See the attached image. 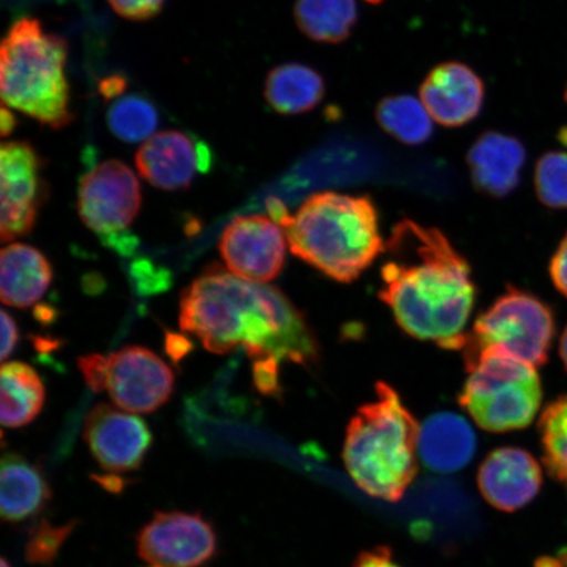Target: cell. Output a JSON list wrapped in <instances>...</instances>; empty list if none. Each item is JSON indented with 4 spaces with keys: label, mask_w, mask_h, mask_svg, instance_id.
<instances>
[{
    "label": "cell",
    "mask_w": 567,
    "mask_h": 567,
    "mask_svg": "<svg viewBox=\"0 0 567 567\" xmlns=\"http://www.w3.org/2000/svg\"><path fill=\"white\" fill-rule=\"evenodd\" d=\"M296 257L339 282H352L381 252L378 209L368 196L319 193L281 223Z\"/></svg>",
    "instance_id": "3"
},
{
    "label": "cell",
    "mask_w": 567,
    "mask_h": 567,
    "mask_svg": "<svg viewBox=\"0 0 567 567\" xmlns=\"http://www.w3.org/2000/svg\"><path fill=\"white\" fill-rule=\"evenodd\" d=\"M217 551V532L200 513H155L137 535L138 556L153 567H203Z\"/></svg>",
    "instance_id": "8"
},
{
    "label": "cell",
    "mask_w": 567,
    "mask_h": 567,
    "mask_svg": "<svg viewBox=\"0 0 567 567\" xmlns=\"http://www.w3.org/2000/svg\"><path fill=\"white\" fill-rule=\"evenodd\" d=\"M536 567H567V550H564L558 557L537 559Z\"/></svg>",
    "instance_id": "38"
},
{
    "label": "cell",
    "mask_w": 567,
    "mask_h": 567,
    "mask_svg": "<svg viewBox=\"0 0 567 567\" xmlns=\"http://www.w3.org/2000/svg\"><path fill=\"white\" fill-rule=\"evenodd\" d=\"M559 357H561L563 363L567 371V328L564 331L561 340H559Z\"/></svg>",
    "instance_id": "39"
},
{
    "label": "cell",
    "mask_w": 567,
    "mask_h": 567,
    "mask_svg": "<svg viewBox=\"0 0 567 567\" xmlns=\"http://www.w3.org/2000/svg\"><path fill=\"white\" fill-rule=\"evenodd\" d=\"M94 480L99 485H102L106 492L122 493L124 491L126 481L118 477L117 474H103V476H95Z\"/></svg>",
    "instance_id": "36"
},
{
    "label": "cell",
    "mask_w": 567,
    "mask_h": 567,
    "mask_svg": "<svg viewBox=\"0 0 567 567\" xmlns=\"http://www.w3.org/2000/svg\"><path fill=\"white\" fill-rule=\"evenodd\" d=\"M179 322L208 351L221 354L243 346L255 364L311 365L321 352L307 318L281 290L219 267H210L184 290Z\"/></svg>",
    "instance_id": "1"
},
{
    "label": "cell",
    "mask_w": 567,
    "mask_h": 567,
    "mask_svg": "<svg viewBox=\"0 0 567 567\" xmlns=\"http://www.w3.org/2000/svg\"><path fill=\"white\" fill-rule=\"evenodd\" d=\"M209 163L208 147L179 131L154 134L136 154L140 175L155 188L165 190L187 189Z\"/></svg>",
    "instance_id": "14"
},
{
    "label": "cell",
    "mask_w": 567,
    "mask_h": 567,
    "mask_svg": "<svg viewBox=\"0 0 567 567\" xmlns=\"http://www.w3.org/2000/svg\"><path fill=\"white\" fill-rule=\"evenodd\" d=\"M477 436L465 417L443 411L427 417L420 429L417 452L432 472L455 473L471 463Z\"/></svg>",
    "instance_id": "18"
},
{
    "label": "cell",
    "mask_w": 567,
    "mask_h": 567,
    "mask_svg": "<svg viewBox=\"0 0 567 567\" xmlns=\"http://www.w3.org/2000/svg\"><path fill=\"white\" fill-rule=\"evenodd\" d=\"M142 204L137 176L123 162L110 159L82 177L78 213L84 225L102 236L130 228Z\"/></svg>",
    "instance_id": "9"
},
{
    "label": "cell",
    "mask_w": 567,
    "mask_h": 567,
    "mask_svg": "<svg viewBox=\"0 0 567 567\" xmlns=\"http://www.w3.org/2000/svg\"><path fill=\"white\" fill-rule=\"evenodd\" d=\"M566 101H567V91H566ZM559 141L563 142L564 145L567 146V127L559 133Z\"/></svg>",
    "instance_id": "40"
},
{
    "label": "cell",
    "mask_w": 567,
    "mask_h": 567,
    "mask_svg": "<svg viewBox=\"0 0 567 567\" xmlns=\"http://www.w3.org/2000/svg\"><path fill=\"white\" fill-rule=\"evenodd\" d=\"M42 158L25 141L0 148V239L11 243L33 229L44 197Z\"/></svg>",
    "instance_id": "10"
},
{
    "label": "cell",
    "mask_w": 567,
    "mask_h": 567,
    "mask_svg": "<svg viewBox=\"0 0 567 567\" xmlns=\"http://www.w3.org/2000/svg\"><path fill=\"white\" fill-rule=\"evenodd\" d=\"M380 299L410 337L463 350L476 286L472 269L442 231L403 219L381 267Z\"/></svg>",
    "instance_id": "2"
},
{
    "label": "cell",
    "mask_w": 567,
    "mask_h": 567,
    "mask_svg": "<svg viewBox=\"0 0 567 567\" xmlns=\"http://www.w3.org/2000/svg\"><path fill=\"white\" fill-rule=\"evenodd\" d=\"M470 378L460 405L488 432L523 430L534 422L543 400L536 368L496 352L465 360Z\"/></svg>",
    "instance_id": "6"
},
{
    "label": "cell",
    "mask_w": 567,
    "mask_h": 567,
    "mask_svg": "<svg viewBox=\"0 0 567 567\" xmlns=\"http://www.w3.org/2000/svg\"><path fill=\"white\" fill-rule=\"evenodd\" d=\"M17 125V117L13 116L11 109L9 110V106L3 104L2 113H0V131H2V136H10Z\"/></svg>",
    "instance_id": "37"
},
{
    "label": "cell",
    "mask_w": 567,
    "mask_h": 567,
    "mask_svg": "<svg viewBox=\"0 0 567 567\" xmlns=\"http://www.w3.org/2000/svg\"><path fill=\"white\" fill-rule=\"evenodd\" d=\"M80 526V520L73 519L61 526H54L51 522L42 517L28 532L24 555L25 561L35 566H52L60 556V551Z\"/></svg>",
    "instance_id": "27"
},
{
    "label": "cell",
    "mask_w": 567,
    "mask_h": 567,
    "mask_svg": "<svg viewBox=\"0 0 567 567\" xmlns=\"http://www.w3.org/2000/svg\"><path fill=\"white\" fill-rule=\"evenodd\" d=\"M174 373L144 347H125L106 357L105 390L115 405L130 413L158 410L174 392Z\"/></svg>",
    "instance_id": "11"
},
{
    "label": "cell",
    "mask_w": 567,
    "mask_h": 567,
    "mask_svg": "<svg viewBox=\"0 0 567 567\" xmlns=\"http://www.w3.org/2000/svg\"><path fill=\"white\" fill-rule=\"evenodd\" d=\"M324 95L322 75L301 63H284L267 75L265 97L269 106L280 115H301L315 110Z\"/></svg>",
    "instance_id": "21"
},
{
    "label": "cell",
    "mask_w": 567,
    "mask_h": 567,
    "mask_svg": "<svg viewBox=\"0 0 567 567\" xmlns=\"http://www.w3.org/2000/svg\"><path fill=\"white\" fill-rule=\"evenodd\" d=\"M555 336V316L548 305L509 287L476 319L461 351L464 360L496 352L538 368L547 363Z\"/></svg>",
    "instance_id": "7"
},
{
    "label": "cell",
    "mask_w": 567,
    "mask_h": 567,
    "mask_svg": "<svg viewBox=\"0 0 567 567\" xmlns=\"http://www.w3.org/2000/svg\"><path fill=\"white\" fill-rule=\"evenodd\" d=\"M549 272L551 281L555 284L558 292L564 295L567 299V233L561 244H559L557 251L553 255Z\"/></svg>",
    "instance_id": "31"
},
{
    "label": "cell",
    "mask_w": 567,
    "mask_h": 567,
    "mask_svg": "<svg viewBox=\"0 0 567 567\" xmlns=\"http://www.w3.org/2000/svg\"><path fill=\"white\" fill-rule=\"evenodd\" d=\"M420 94L434 122L458 127L480 115L485 102V84L465 63L444 62L425 76Z\"/></svg>",
    "instance_id": "15"
},
{
    "label": "cell",
    "mask_w": 567,
    "mask_h": 567,
    "mask_svg": "<svg viewBox=\"0 0 567 567\" xmlns=\"http://www.w3.org/2000/svg\"><path fill=\"white\" fill-rule=\"evenodd\" d=\"M353 567H402L394 561L392 550L388 547H375L361 553Z\"/></svg>",
    "instance_id": "32"
},
{
    "label": "cell",
    "mask_w": 567,
    "mask_h": 567,
    "mask_svg": "<svg viewBox=\"0 0 567 567\" xmlns=\"http://www.w3.org/2000/svg\"><path fill=\"white\" fill-rule=\"evenodd\" d=\"M538 431L544 465L567 492V394L558 396L545 408Z\"/></svg>",
    "instance_id": "26"
},
{
    "label": "cell",
    "mask_w": 567,
    "mask_h": 567,
    "mask_svg": "<svg viewBox=\"0 0 567 567\" xmlns=\"http://www.w3.org/2000/svg\"><path fill=\"white\" fill-rule=\"evenodd\" d=\"M52 266L38 248L11 244L0 254V299L12 308H30L45 295Z\"/></svg>",
    "instance_id": "20"
},
{
    "label": "cell",
    "mask_w": 567,
    "mask_h": 567,
    "mask_svg": "<svg viewBox=\"0 0 567 567\" xmlns=\"http://www.w3.org/2000/svg\"><path fill=\"white\" fill-rule=\"evenodd\" d=\"M126 87V78L118 74L106 76L99 84V91L105 101H113V99L125 95Z\"/></svg>",
    "instance_id": "34"
},
{
    "label": "cell",
    "mask_w": 567,
    "mask_h": 567,
    "mask_svg": "<svg viewBox=\"0 0 567 567\" xmlns=\"http://www.w3.org/2000/svg\"><path fill=\"white\" fill-rule=\"evenodd\" d=\"M381 130L402 144L417 146L434 134V123L422 101L410 95L382 99L375 109Z\"/></svg>",
    "instance_id": "24"
},
{
    "label": "cell",
    "mask_w": 567,
    "mask_h": 567,
    "mask_svg": "<svg viewBox=\"0 0 567 567\" xmlns=\"http://www.w3.org/2000/svg\"><path fill=\"white\" fill-rule=\"evenodd\" d=\"M477 480L482 495L493 507L514 513L540 492L543 471L528 451L503 446L488 453Z\"/></svg>",
    "instance_id": "16"
},
{
    "label": "cell",
    "mask_w": 567,
    "mask_h": 567,
    "mask_svg": "<svg viewBox=\"0 0 567 567\" xmlns=\"http://www.w3.org/2000/svg\"><path fill=\"white\" fill-rule=\"evenodd\" d=\"M84 441L106 473L138 471L153 445L151 429L141 416L99 403L84 421Z\"/></svg>",
    "instance_id": "13"
},
{
    "label": "cell",
    "mask_w": 567,
    "mask_h": 567,
    "mask_svg": "<svg viewBox=\"0 0 567 567\" xmlns=\"http://www.w3.org/2000/svg\"><path fill=\"white\" fill-rule=\"evenodd\" d=\"M109 3L124 19L145 21L157 17L166 0H109Z\"/></svg>",
    "instance_id": "29"
},
{
    "label": "cell",
    "mask_w": 567,
    "mask_h": 567,
    "mask_svg": "<svg viewBox=\"0 0 567 567\" xmlns=\"http://www.w3.org/2000/svg\"><path fill=\"white\" fill-rule=\"evenodd\" d=\"M281 226L264 215L234 218L219 239V252L237 278L274 281L286 264L287 237Z\"/></svg>",
    "instance_id": "12"
},
{
    "label": "cell",
    "mask_w": 567,
    "mask_h": 567,
    "mask_svg": "<svg viewBox=\"0 0 567 567\" xmlns=\"http://www.w3.org/2000/svg\"><path fill=\"white\" fill-rule=\"evenodd\" d=\"M0 567H12L9 561H7V558H2V561H0Z\"/></svg>",
    "instance_id": "41"
},
{
    "label": "cell",
    "mask_w": 567,
    "mask_h": 567,
    "mask_svg": "<svg viewBox=\"0 0 567 567\" xmlns=\"http://www.w3.org/2000/svg\"><path fill=\"white\" fill-rule=\"evenodd\" d=\"M2 351L0 359L3 361L10 357L16 350L19 340V330L16 319H13L6 310L2 311Z\"/></svg>",
    "instance_id": "33"
},
{
    "label": "cell",
    "mask_w": 567,
    "mask_h": 567,
    "mask_svg": "<svg viewBox=\"0 0 567 567\" xmlns=\"http://www.w3.org/2000/svg\"><path fill=\"white\" fill-rule=\"evenodd\" d=\"M526 159L522 142L498 132L482 134L466 157L474 187L493 197H505L519 186Z\"/></svg>",
    "instance_id": "17"
},
{
    "label": "cell",
    "mask_w": 567,
    "mask_h": 567,
    "mask_svg": "<svg viewBox=\"0 0 567 567\" xmlns=\"http://www.w3.org/2000/svg\"><path fill=\"white\" fill-rule=\"evenodd\" d=\"M68 53L66 41L47 32L38 19L17 20L0 49L3 104L53 130L68 126L73 122Z\"/></svg>",
    "instance_id": "5"
},
{
    "label": "cell",
    "mask_w": 567,
    "mask_h": 567,
    "mask_svg": "<svg viewBox=\"0 0 567 567\" xmlns=\"http://www.w3.org/2000/svg\"><path fill=\"white\" fill-rule=\"evenodd\" d=\"M78 367L92 392L101 393L105 390L106 357L97 353L87 354L78 360Z\"/></svg>",
    "instance_id": "30"
},
{
    "label": "cell",
    "mask_w": 567,
    "mask_h": 567,
    "mask_svg": "<svg viewBox=\"0 0 567 567\" xmlns=\"http://www.w3.org/2000/svg\"><path fill=\"white\" fill-rule=\"evenodd\" d=\"M52 501V488L40 466L19 453H6L0 464V516L19 524L40 515Z\"/></svg>",
    "instance_id": "19"
},
{
    "label": "cell",
    "mask_w": 567,
    "mask_h": 567,
    "mask_svg": "<svg viewBox=\"0 0 567 567\" xmlns=\"http://www.w3.org/2000/svg\"><path fill=\"white\" fill-rule=\"evenodd\" d=\"M538 200L550 209H567V153L550 152L538 159L535 172Z\"/></svg>",
    "instance_id": "28"
},
{
    "label": "cell",
    "mask_w": 567,
    "mask_h": 567,
    "mask_svg": "<svg viewBox=\"0 0 567 567\" xmlns=\"http://www.w3.org/2000/svg\"><path fill=\"white\" fill-rule=\"evenodd\" d=\"M295 19L310 40L339 44L358 23V6L354 0H297Z\"/></svg>",
    "instance_id": "23"
},
{
    "label": "cell",
    "mask_w": 567,
    "mask_h": 567,
    "mask_svg": "<svg viewBox=\"0 0 567 567\" xmlns=\"http://www.w3.org/2000/svg\"><path fill=\"white\" fill-rule=\"evenodd\" d=\"M158 123L159 115L155 105L137 94L120 96L106 111L110 131L130 144L151 138Z\"/></svg>",
    "instance_id": "25"
},
{
    "label": "cell",
    "mask_w": 567,
    "mask_h": 567,
    "mask_svg": "<svg viewBox=\"0 0 567 567\" xmlns=\"http://www.w3.org/2000/svg\"><path fill=\"white\" fill-rule=\"evenodd\" d=\"M189 340L176 334L166 338V351L174 361H179L189 352Z\"/></svg>",
    "instance_id": "35"
},
{
    "label": "cell",
    "mask_w": 567,
    "mask_h": 567,
    "mask_svg": "<svg viewBox=\"0 0 567 567\" xmlns=\"http://www.w3.org/2000/svg\"><path fill=\"white\" fill-rule=\"evenodd\" d=\"M45 388L32 367L19 361L0 370V422L20 429L32 423L44 408Z\"/></svg>",
    "instance_id": "22"
},
{
    "label": "cell",
    "mask_w": 567,
    "mask_h": 567,
    "mask_svg": "<svg viewBox=\"0 0 567 567\" xmlns=\"http://www.w3.org/2000/svg\"><path fill=\"white\" fill-rule=\"evenodd\" d=\"M420 427L395 390L375 385V400L347 427L343 460L350 477L373 498L399 502L416 476Z\"/></svg>",
    "instance_id": "4"
}]
</instances>
